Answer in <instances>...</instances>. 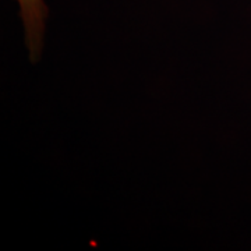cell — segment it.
I'll use <instances>...</instances> for the list:
<instances>
[{
	"mask_svg": "<svg viewBox=\"0 0 251 251\" xmlns=\"http://www.w3.org/2000/svg\"><path fill=\"white\" fill-rule=\"evenodd\" d=\"M20 7L25 31V44L28 54L32 62L41 59L44 48L45 20L48 17V7L44 0H16Z\"/></svg>",
	"mask_w": 251,
	"mask_h": 251,
	"instance_id": "6da1fadb",
	"label": "cell"
}]
</instances>
